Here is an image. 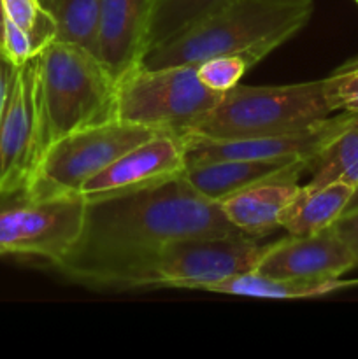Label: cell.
Here are the masks:
<instances>
[{"label":"cell","instance_id":"1","mask_svg":"<svg viewBox=\"0 0 358 359\" xmlns=\"http://www.w3.org/2000/svg\"><path fill=\"white\" fill-rule=\"evenodd\" d=\"M230 233L241 231L220 203L179 175L147 188L86 198L79 237L53 266L91 287L139 290L147 258L161 245Z\"/></svg>","mask_w":358,"mask_h":359},{"label":"cell","instance_id":"2","mask_svg":"<svg viewBox=\"0 0 358 359\" xmlns=\"http://www.w3.org/2000/svg\"><path fill=\"white\" fill-rule=\"evenodd\" d=\"M312 13V0H228L188 30L147 51L139 67L199 65L211 56L237 55L251 69L297 35Z\"/></svg>","mask_w":358,"mask_h":359},{"label":"cell","instance_id":"3","mask_svg":"<svg viewBox=\"0 0 358 359\" xmlns=\"http://www.w3.org/2000/svg\"><path fill=\"white\" fill-rule=\"evenodd\" d=\"M35 62L39 158L60 137L116 119L118 81L90 49L55 39Z\"/></svg>","mask_w":358,"mask_h":359},{"label":"cell","instance_id":"4","mask_svg":"<svg viewBox=\"0 0 358 359\" xmlns=\"http://www.w3.org/2000/svg\"><path fill=\"white\" fill-rule=\"evenodd\" d=\"M323 79L281 86H242L225 91L192 135L253 139L300 132L329 118Z\"/></svg>","mask_w":358,"mask_h":359},{"label":"cell","instance_id":"5","mask_svg":"<svg viewBox=\"0 0 358 359\" xmlns=\"http://www.w3.org/2000/svg\"><path fill=\"white\" fill-rule=\"evenodd\" d=\"M221 97L200 81L195 65L137 67L118 81L116 119L185 139Z\"/></svg>","mask_w":358,"mask_h":359},{"label":"cell","instance_id":"6","mask_svg":"<svg viewBox=\"0 0 358 359\" xmlns=\"http://www.w3.org/2000/svg\"><path fill=\"white\" fill-rule=\"evenodd\" d=\"M157 133L160 132L121 119H111L67 133L49 144L39 158L21 198L79 195L84 182L123 153Z\"/></svg>","mask_w":358,"mask_h":359},{"label":"cell","instance_id":"7","mask_svg":"<svg viewBox=\"0 0 358 359\" xmlns=\"http://www.w3.org/2000/svg\"><path fill=\"white\" fill-rule=\"evenodd\" d=\"M263 249L244 233L172 241L147 263L144 287L206 291L211 284L253 272Z\"/></svg>","mask_w":358,"mask_h":359},{"label":"cell","instance_id":"8","mask_svg":"<svg viewBox=\"0 0 358 359\" xmlns=\"http://www.w3.org/2000/svg\"><path fill=\"white\" fill-rule=\"evenodd\" d=\"M83 195L18 198L0 203V245L11 256H35L55 265L81 233Z\"/></svg>","mask_w":358,"mask_h":359},{"label":"cell","instance_id":"9","mask_svg":"<svg viewBox=\"0 0 358 359\" xmlns=\"http://www.w3.org/2000/svg\"><path fill=\"white\" fill-rule=\"evenodd\" d=\"M39 160L37 62L14 67L0 121V203L21 196Z\"/></svg>","mask_w":358,"mask_h":359},{"label":"cell","instance_id":"10","mask_svg":"<svg viewBox=\"0 0 358 359\" xmlns=\"http://www.w3.org/2000/svg\"><path fill=\"white\" fill-rule=\"evenodd\" d=\"M354 112L329 116L300 132L253 139H209L188 135L185 144L186 165L211 160H305L311 163L319 151L353 119Z\"/></svg>","mask_w":358,"mask_h":359},{"label":"cell","instance_id":"11","mask_svg":"<svg viewBox=\"0 0 358 359\" xmlns=\"http://www.w3.org/2000/svg\"><path fill=\"white\" fill-rule=\"evenodd\" d=\"M186 154L183 139L157 133L133 146L111 165L86 181L79 195L84 198L133 191L183 175Z\"/></svg>","mask_w":358,"mask_h":359},{"label":"cell","instance_id":"12","mask_svg":"<svg viewBox=\"0 0 358 359\" xmlns=\"http://www.w3.org/2000/svg\"><path fill=\"white\" fill-rule=\"evenodd\" d=\"M357 266L353 255L333 228L314 235H290L265 245L255 272L279 279L332 280Z\"/></svg>","mask_w":358,"mask_h":359},{"label":"cell","instance_id":"13","mask_svg":"<svg viewBox=\"0 0 358 359\" xmlns=\"http://www.w3.org/2000/svg\"><path fill=\"white\" fill-rule=\"evenodd\" d=\"M150 0H102L97 56L116 81L139 67L146 49Z\"/></svg>","mask_w":358,"mask_h":359},{"label":"cell","instance_id":"14","mask_svg":"<svg viewBox=\"0 0 358 359\" xmlns=\"http://www.w3.org/2000/svg\"><path fill=\"white\" fill-rule=\"evenodd\" d=\"M309 170L305 160H211L186 165L183 177L206 198L221 202L234 193L279 177H300Z\"/></svg>","mask_w":358,"mask_h":359},{"label":"cell","instance_id":"15","mask_svg":"<svg viewBox=\"0 0 358 359\" xmlns=\"http://www.w3.org/2000/svg\"><path fill=\"white\" fill-rule=\"evenodd\" d=\"M300 177H279L234 193L220 203L235 230L258 238L281 226V216L298 189Z\"/></svg>","mask_w":358,"mask_h":359},{"label":"cell","instance_id":"16","mask_svg":"<svg viewBox=\"0 0 358 359\" xmlns=\"http://www.w3.org/2000/svg\"><path fill=\"white\" fill-rule=\"evenodd\" d=\"M353 188L336 181L325 186H298L281 216V226L290 235H314L332 226L350 200Z\"/></svg>","mask_w":358,"mask_h":359},{"label":"cell","instance_id":"17","mask_svg":"<svg viewBox=\"0 0 358 359\" xmlns=\"http://www.w3.org/2000/svg\"><path fill=\"white\" fill-rule=\"evenodd\" d=\"M340 279L332 280H300V279H279V277L263 276L258 272H246L228 279L214 283L206 287L209 293L234 294V297L249 298H272V300H298V298H312L332 293L339 287L347 286Z\"/></svg>","mask_w":358,"mask_h":359},{"label":"cell","instance_id":"18","mask_svg":"<svg viewBox=\"0 0 358 359\" xmlns=\"http://www.w3.org/2000/svg\"><path fill=\"white\" fill-rule=\"evenodd\" d=\"M228 0H150L144 55L171 41Z\"/></svg>","mask_w":358,"mask_h":359},{"label":"cell","instance_id":"19","mask_svg":"<svg viewBox=\"0 0 358 359\" xmlns=\"http://www.w3.org/2000/svg\"><path fill=\"white\" fill-rule=\"evenodd\" d=\"M102 0H41L55 21L56 39L83 46L97 55Z\"/></svg>","mask_w":358,"mask_h":359},{"label":"cell","instance_id":"20","mask_svg":"<svg viewBox=\"0 0 358 359\" xmlns=\"http://www.w3.org/2000/svg\"><path fill=\"white\" fill-rule=\"evenodd\" d=\"M358 160V112L344 130H340L318 156L309 163L311 181L309 186H325L339 181L340 175Z\"/></svg>","mask_w":358,"mask_h":359},{"label":"cell","instance_id":"21","mask_svg":"<svg viewBox=\"0 0 358 359\" xmlns=\"http://www.w3.org/2000/svg\"><path fill=\"white\" fill-rule=\"evenodd\" d=\"M4 9L7 20L28 32L37 55L56 39L55 21L42 7L41 0H4Z\"/></svg>","mask_w":358,"mask_h":359},{"label":"cell","instance_id":"22","mask_svg":"<svg viewBox=\"0 0 358 359\" xmlns=\"http://www.w3.org/2000/svg\"><path fill=\"white\" fill-rule=\"evenodd\" d=\"M323 91L332 112H358V58L350 60L325 77Z\"/></svg>","mask_w":358,"mask_h":359},{"label":"cell","instance_id":"23","mask_svg":"<svg viewBox=\"0 0 358 359\" xmlns=\"http://www.w3.org/2000/svg\"><path fill=\"white\" fill-rule=\"evenodd\" d=\"M197 67L200 81L209 90L225 93L239 84L246 70L249 69L244 58L237 55H218L200 62Z\"/></svg>","mask_w":358,"mask_h":359},{"label":"cell","instance_id":"24","mask_svg":"<svg viewBox=\"0 0 358 359\" xmlns=\"http://www.w3.org/2000/svg\"><path fill=\"white\" fill-rule=\"evenodd\" d=\"M0 51L4 53V56H6L14 67L25 65V63L30 62V60L37 55L28 32H25L23 28H20L11 20H6L4 41Z\"/></svg>","mask_w":358,"mask_h":359},{"label":"cell","instance_id":"25","mask_svg":"<svg viewBox=\"0 0 358 359\" xmlns=\"http://www.w3.org/2000/svg\"><path fill=\"white\" fill-rule=\"evenodd\" d=\"M332 228L339 235L340 241L346 244V248L350 249V252L353 255L358 266V210H353V212L340 216L332 224Z\"/></svg>","mask_w":358,"mask_h":359},{"label":"cell","instance_id":"26","mask_svg":"<svg viewBox=\"0 0 358 359\" xmlns=\"http://www.w3.org/2000/svg\"><path fill=\"white\" fill-rule=\"evenodd\" d=\"M13 70H14V65L6 58V56H4V53L0 51V121H2L4 107H6L7 91H9V83H11V76H13Z\"/></svg>","mask_w":358,"mask_h":359},{"label":"cell","instance_id":"27","mask_svg":"<svg viewBox=\"0 0 358 359\" xmlns=\"http://www.w3.org/2000/svg\"><path fill=\"white\" fill-rule=\"evenodd\" d=\"M340 182H344V184L351 186V188H357L358 186V160L354 161L353 165H351L350 168H347L346 172H344L343 175L339 177Z\"/></svg>","mask_w":358,"mask_h":359},{"label":"cell","instance_id":"28","mask_svg":"<svg viewBox=\"0 0 358 359\" xmlns=\"http://www.w3.org/2000/svg\"><path fill=\"white\" fill-rule=\"evenodd\" d=\"M353 210H358V186L353 189V193H351L350 200H347L346 207H344V210H343V216L344 214L353 212Z\"/></svg>","mask_w":358,"mask_h":359},{"label":"cell","instance_id":"29","mask_svg":"<svg viewBox=\"0 0 358 359\" xmlns=\"http://www.w3.org/2000/svg\"><path fill=\"white\" fill-rule=\"evenodd\" d=\"M6 9H4V0H0V48L4 41V28H6Z\"/></svg>","mask_w":358,"mask_h":359},{"label":"cell","instance_id":"30","mask_svg":"<svg viewBox=\"0 0 358 359\" xmlns=\"http://www.w3.org/2000/svg\"><path fill=\"white\" fill-rule=\"evenodd\" d=\"M2 256H11V255L6 248H2V245H0V258H2Z\"/></svg>","mask_w":358,"mask_h":359},{"label":"cell","instance_id":"31","mask_svg":"<svg viewBox=\"0 0 358 359\" xmlns=\"http://www.w3.org/2000/svg\"><path fill=\"white\" fill-rule=\"evenodd\" d=\"M354 2H357V4H358V0H354Z\"/></svg>","mask_w":358,"mask_h":359}]
</instances>
